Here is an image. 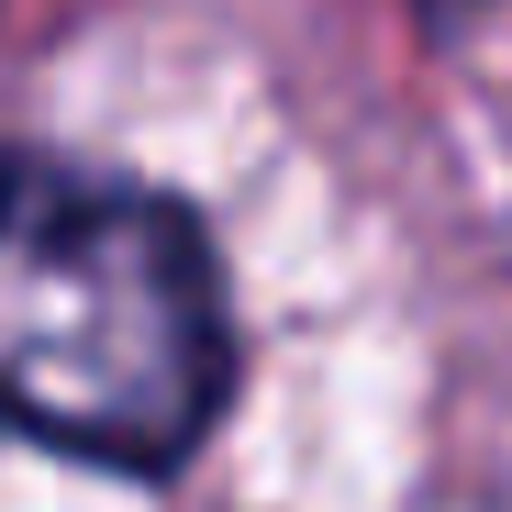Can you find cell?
<instances>
[{
    "mask_svg": "<svg viewBox=\"0 0 512 512\" xmlns=\"http://www.w3.org/2000/svg\"><path fill=\"white\" fill-rule=\"evenodd\" d=\"M223 390L234 312L201 223L123 179L0 167V423L101 468H179Z\"/></svg>",
    "mask_w": 512,
    "mask_h": 512,
    "instance_id": "obj_1",
    "label": "cell"
}]
</instances>
